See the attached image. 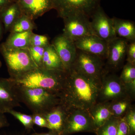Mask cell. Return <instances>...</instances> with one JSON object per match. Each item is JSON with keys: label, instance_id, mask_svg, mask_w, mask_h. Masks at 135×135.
<instances>
[{"label": "cell", "instance_id": "1", "mask_svg": "<svg viewBox=\"0 0 135 135\" xmlns=\"http://www.w3.org/2000/svg\"><path fill=\"white\" fill-rule=\"evenodd\" d=\"M101 80L85 76L71 69L59 94L60 104L68 111L79 109L88 110L98 102Z\"/></svg>", "mask_w": 135, "mask_h": 135}, {"label": "cell", "instance_id": "2", "mask_svg": "<svg viewBox=\"0 0 135 135\" xmlns=\"http://www.w3.org/2000/svg\"><path fill=\"white\" fill-rule=\"evenodd\" d=\"M67 72L37 68L23 76L12 79L16 84L30 88L44 89L57 94L62 89Z\"/></svg>", "mask_w": 135, "mask_h": 135}, {"label": "cell", "instance_id": "3", "mask_svg": "<svg viewBox=\"0 0 135 135\" xmlns=\"http://www.w3.org/2000/svg\"><path fill=\"white\" fill-rule=\"evenodd\" d=\"M18 97L33 113L44 114L60 104L57 94L38 88H30L16 84Z\"/></svg>", "mask_w": 135, "mask_h": 135}, {"label": "cell", "instance_id": "4", "mask_svg": "<svg viewBox=\"0 0 135 135\" xmlns=\"http://www.w3.org/2000/svg\"><path fill=\"white\" fill-rule=\"evenodd\" d=\"M0 52L5 60L10 79H15L38 68L28 49H12L0 45Z\"/></svg>", "mask_w": 135, "mask_h": 135}, {"label": "cell", "instance_id": "5", "mask_svg": "<svg viewBox=\"0 0 135 135\" xmlns=\"http://www.w3.org/2000/svg\"><path fill=\"white\" fill-rule=\"evenodd\" d=\"M101 0H52L53 9L59 17L64 18L70 15L80 13L89 18L99 6Z\"/></svg>", "mask_w": 135, "mask_h": 135}, {"label": "cell", "instance_id": "6", "mask_svg": "<svg viewBox=\"0 0 135 135\" xmlns=\"http://www.w3.org/2000/svg\"><path fill=\"white\" fill-rule=\"evenodd\" d=\"M71 68L85 76L99 80L104 73L101 58L78 50Z\"/></svg>", "mask_w": 135, "mask_h": 135}, {"label": "cell", "instance_id": "7", "mask_svg": "<svg viewBox=\"0 0 135 135\" xmlns=\"http://www.w3.org/2000/svg\"><path fill=\"white\" fill-rule=\"evenodd\" d=\"M95 131L88 110L73 109L68 112L62 135H70L79 132L95 133Z\"/></svg>", "mask_w": 135, "mask_h": 135}, {"label": "cell", "instance_id": "8", "mask_svg": "<svg viewBox=\"0 0 135 135\" xmlns=\"http://www.w3.org/2000/svg\"><path fill=\"white\" fill-rule=\"evenodd\" d=\"M90 18L83 14L78 13L63 18L64 33L74 41L90 35H94Z\"/></svg>", "mask_w": 135, "mask_h": 135}, {"label": "cell", "instance_id": "9", "mask_svg": "<svg viewBox=\"0 0 135 135\" xmlns=\"http://www.w3.org/2000/svg\"><path fill=\"white\" fill-rule=\"evenodd\" d=\"M127 95L125 84L119 76L103 73L98 101L110 102Z\"/></svg>", "mask_w": 135, "mask_h": 135}, {"label": "cell", "instance_id": "10", "mask_svg": "<svg viewBox=\"0 0 135 135\" xmlns=\"http://www.w3.org/2000/svg\"><path fill=\"white\" fill-rule=\"evenodd\" d=\"M90 25L94 35L107 42L117 37L112 19L109 18L99 6L90 17Z\"/></svg>", "mask_w": 135, "mask_h": 135}, {"label": "cell", "instance_id": "11", "mask_svg": "<svg viewBox=\"0 0 135 135\" xmlns=\"http://www.w3.org/2000/svg\"><path fill=\"white\" fill-rule=\"evenodd\" d=\"M51 44L60 58L64 70L66 72L70 71L77 55L74 41L62 33L56 36Z\"/></svg>", "mask_w": 135, "mask_h": 135}, {"label": "cell", "instance_id": "12", "mask_svg": "<svg viewBox=\"0 0 135 135\" xmlns=\"http://www.w3.org/2000/svg\"><path fill=\"white\" fill-rule=\"evenodd\" d=\"M20 103L13 80L0 77V113H7L9 110L20 106Z\"/></svg>", "mask_w": 135, "mask_h": 135}, {"label": "cell", "instance_id": "13", "mask_svg": "<svg viewBox=\"0 0 135 135\" xmlns=\"http://www.w3.org/2000/svg\"><path fill=\"white\" fill-rule=\"evenodd\" d=\"M128 44L127 40L118 36L108 42L106 59L108 65L112 69L118 70L123 65Z\"/></svg>", "mask_w": 135, "mask_h": 135}, {"label": "cell", "instance_id": "14", "mask_svg": "<svg viewBox=\"0 0 135 135\" xmlns=\"http://www.w3.org/2000/svg\"><path fill=\"white\" fill-rule=\"evenodd\" d=\"M74 42L78 50L96 56L102 59H106L108 42L96 35L84 36Z\"/></svg>", "mask_w": 135, "mask_h": 135}, {"label": "cell", "instance_id": "15", "mask_svg": "<svg viewBox=\"0 0 135 135\" xmlns=\"http://www.w3.org/2000/svg\"><path fill=\"white\" fill-rule=\"evenodd\" d=\"M16 3L22 14L34 20L53 9L52 0H12Z\"/></svg>", "mask_w": 135, "mask_h": 135}, {"label": "cell", "instance_id": "16", "mask_svg": "<svg viewBox=\"0 0 135 135\" xmlns=\"http://www.w3.org/2000/svg\"><path fill=\"white\" fill-rule=\"evenodd\" d=\"M69 111L61 104L57 105L44 114L48 128L62 135Z\"/></svg>", "mask_w": 135, "mask_h": 135}, {"label": "cell", "instance_id": "17", "mask_svg": "<svg viewBox=\"0 0 135 135\" xmlns=\"http://www.w3.org/2000/svg\"><path fill=\"white\" fill-rule=\"evenodd\" d=\"M88 111L96 130L113 116L110 109V102H97Z\"/></svg>", "mask_w": 135, "mask_h": 135}, {"label": "cell", "instance_id": "18", "mask_svg": "<svg viewBox=\"0 0 135 135\" xmlns=\"http://www.w3.org/2000/svg\"><path fill=\"white\" fill-rule=\"evenodd\" d=\"M114 28L119 37L133 41L135 40V23L130 20L120 19L117 18H112Z\"/></svg>", "mask_w": 135, "mask_h": 135}, {"label": "cell", "instance_id": "19", "mask_svg": "<svg viewBox=\"0 0 135 135\" xmlns=\"http://www.w3.org/2000/svg\"><path fill=\"white\" fill-rule=\"evenodd\" d=\"M22 14L18 5L12 1L0 12L5 33L9 32L12 25Z\"/></svg>", "mask_w": 135, "mask_h": 135}, {"label": "cell", "instance_id": "20", "mask_svg": "<svg viewBox=\"0 0 135 135\" xmlns=\"http://www.w3.org/2000/svg\"><path fill=\"white\" fill-rule=\"evenodd\" d=\"M32 31L20 33H10L3 45L8 48L28 49L30 45V40Z\"/></svg>", "mask_w": 135, "mask_h": 135}, {"label": "cell", "instance_id": "21", "mask_svg": "<svg viewBox=\"0 0 135 135\" xmlns=\"http://www.w3.org/2000/svg\"><path fill=\"white\" fill-rule=\"evenodd\" d=\"M41 68L48 70L65 71L60 58L50 44L45 47Z\"/></svg>", "mask_w": 135, "mask_h": 135}, {"label": "cell", "instance_id": "22", "mask_svg": "<svg viewBox=\"0 0 135 135\" xmlns=\"http://www.w3.org/2000/svg\"><path fill=\"white\" fill-rule=\"evenodd\" d=\"M133 100L129 96L127 95L110 101V109L112 116L118 118L125 116L132 107L131 103Z\"/></svg>", "mask_w": 135, "mask_h": 135}, {"label": "cell", "instance_id": "23", "mask_svg": "<svg viewBox=\"0 0 135 135\" xmlns=\"http://www.w3.org/2000/svg\"><path fill=\"white\" fill-rule=\"evenodd\" d=\"M37 27L33 19L22 14L16 20L10 29V33H20L32 31Z\"/></svg>", "mask_w": 135, "mask_h": 135}, {"label": "cell", "instance_id": "24", "mask_svg": "<svg viewBox=\"0 0 135 135\" xmlns=\"http://www.w3.org/2000/svg\"><path fill=\"white\" fill-rule=\"evenodd\" d=\"M119 118L112 116L95 133L96 135H116Z\"/></svg>", "mask_w": 135, "mask_h": 135}, {"label": "cell", "instance_id": "25", "mask_svg": "<svg viewBox=\"0 0 135 135\" xmlns=\"http://www.w3.org/2000/svg\"><path fill=\"white\" fill-rule=\"evenodd\" d=\"M7 113L10 114L18 120L27 130H30L33 128L34 124L32 115H28L17 112L14 109L9 110Z\"/></svg>", "mask_w": 135, "mask_h": 135}, {"label": "cell", "instance_id": "26", "mask_svg": "<svg viewBox=\"0 0 135 135\" xmlns=\"http://www.w3.org/2000/svg\"><path fill=\"white\" fill-rule=\"evenodd\" d=\"M119 78L123 83L135 80V64L127 62L123 66Z\"/></svg>", "mask_w": 135, "mask_h": 135}, {"label": "cell", "instance_id": "27", "mask_svg": "<svg viewBox=\"0 0 135 135\" xmlns=\"http://www.w3.org/2000/svg\"><path fill=\"white\" fill-rule=\"evenodd\" d=\"M45 47L30 46L28 48L32 58L38 68H41L42 62Z\"/></svg>", "mask_w": 135, "mask_h": 135}, {"label": "cell", "instance_id": "28", "mask_svg": "<svg viewBox=\"0 0 135 135\" xmlns=\"http://www.w3.org/2000/svg\"><path fill=\"white\" fill-rule=\"evenodd\" d=\"M49 39L46 35L36 34L33 33L30 40L31 46L45 47L50 44Z\"/></svg>", "mask_w": 135, "mask_h": 135}, {"label": "cell", "instance_id": "29", "mask_svg": "<svg viewBox=\"0 0 135 135\" xmlns=\"http://www.w3.org/2000/svg\"><path fill=\"white\" fill-rule=\"evenodd\" d=\"M125 119L129 129V135L135 134V109L132 106L127 112L125 116Z\"/></svg>", "mask_w": 135, "mask_h": 135}, {"label": "cell", "instance_id": "30", "mask_svg": "<svg viewBox=\"0 0 135 135\" xmlns=\"http://www.w3.org/2000/svg\"><path fill=\"white\" fill-rule=\"evenodd\" d=\"M116 135H129V129L125 117L119 118Z\"/></svg>", "mask_w": 135, "mask_h": 135}, {"label": "cell", "instance_id": "31", "mask_svg": "<svg viewBox=\"0 0 135 135\" xmlns=\"http://www.w3.org/2000/svg\"><path fill=\"white\" fill-rule=\"evenodd\" d=\"M32 115L34 125L41 128H48L47 122L42 114L33 113Z\"/></svg>", "mask_w": 135, "mask_h": 135}, {"label": "cell", "instance_id": "32", "mask_svg": "<svg viewBox=\"0 0 135 135\" xmlns=\"http://www.w3.org/2000/svg\"><path fill=\"white\" fill-rule=\"evenodd\" d=\"M126 57L127 62L135 64V41L128 44Z\"/></svg>", "mask_w": 135, "mask_h": 135}, {"label": "cell", "instance_id": "33", "mask_svg": "<svg viewBox=\"0 0 135 135\" xmlns=\"http://www.w3.org/2000/svg\"><path fill=\"white\" fill-rule=\"evenodd\" d=\"M124 84L127 94L134 100L135 96V80Z\"/></svg>", "mask_w": 135, "mask_h": 135}, {"label": "cell", "instance_id": "34", "mask_svg": "<svg viewBox=\"0 0 135 135\" xmlns=\"http://www.w3.org/2000/svg\"><path fill=\"white\" fill-rule=\"evenodd\" d=\"M9 125V124L4 114L0 113V128L7 127Z\"/></svg>", "mask_w": 135, "mask_h": 135}, {"label": "cell", "instance_id": "35", "mask_svg": "<svg viewBox=\"0 0 135 135\" xmlns=\"http://www.w3.org/2000/svg\"><path fill=\"white\" fill-rule=\"evenodd\" d=\"M12 1V0H0V12Z\"/></svg>", "mask_w": 135, "mask_h": 135}, {"label": "cell", "instance_id": "36", "mask_svg": "<svg viewBox=\"0 0 135 135\" xmlns=\"http://www.w3.org/2000/svg\"><path fill=\"white\" fill-rule=\"evenodd\" d=\"M30 135H61L57 132L52 130H50L47 133H35Z\"/></svg>", "mask_w": 135, "mask_h": 135}, {"label": "cell", "instance_id": "37", "mask_svg": "<svg viewBox=\"0 0 135 135\" xmlns=\"http://www.w3.org/2000/svg\"><path fill=\"white\" fill-rule=\"evenodd\" d=\"M4 32V27H3L2 22L1 20V18H0V41L2 40Z\"/></svg>", "mask_w": 135, "mask_h": 135}, {"label": "cell", "instance_id": "38", "mask_svg": "<svg viewBox=\"0 0 135 135\" xmlns=\"http://www.w3.org/2000/svg\"><path fill=\"white\" fill-rule=\"evenodd\" d=\"M2 66V62H1V60H0V68H1V67Z\"/></svg>", "mask_w": 135, "mask_h": 135}]
</instances>
